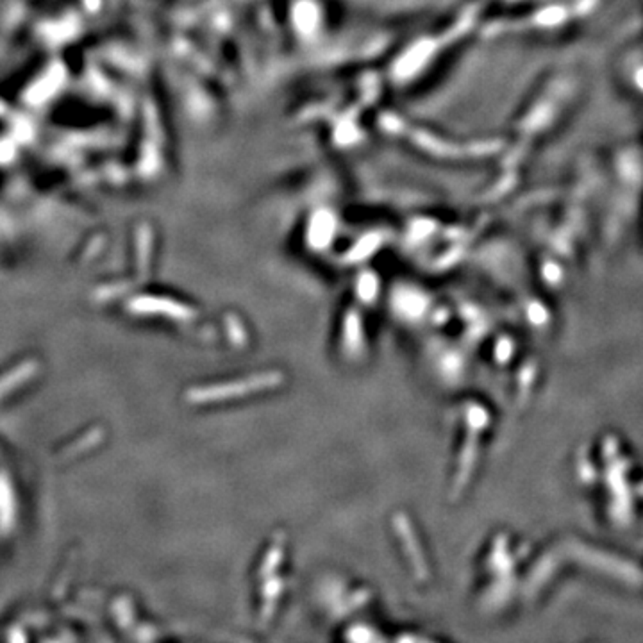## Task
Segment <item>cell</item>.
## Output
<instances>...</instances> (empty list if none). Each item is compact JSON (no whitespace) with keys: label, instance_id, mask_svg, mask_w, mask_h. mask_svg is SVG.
<instances>
[{"label":"cell","instance_id":"obj_1","mask_svg":"<svg viewBox=\"0 0 643 643\" xmlns=\"http://www.w3.org/2000/svg\"><path fill=\"white\" fill-rule=\"evenodd\" d=\"M274 383V376H263V377H251L248 380H238L232 383L231 386L224 385L222 388L211 390H202V392L192 393L193 399H197V402H213V399H225L229 395H241V393H252L258 392L261 388H268Z\"/></svg>","mask_w":643,"mask_h":643}]
</instances>
